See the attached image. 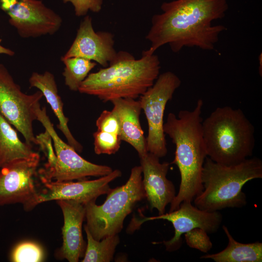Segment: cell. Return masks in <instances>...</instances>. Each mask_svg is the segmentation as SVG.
Instances as JSON below:
<instances>
[{
    "label": "cell",
    "instance_id": "obj_27",
    "mask_svg": "<svg viewBox=\"0 0 262 262\" xmlns=\"http://www.w3.org/2000/svg\"><path fill=\"white\" fill-rule=\"evenodd\" d=\"M64 3H70L73 6L76 16H85L89 11L99 12L103 4V0H62Z\"/></svg>",
    "mask_w": 262,
    "mask_h": 262
},
{
    "label": "cell",
    "instance_id": "obj_9",
    "mask_svg": "<svg viewBox=\"0 0 262 262\" xmlns=\"http://www.w3.org/2000/svg\"><path fill=\"white\" fill-rule=\"evenodd\" d=\"M40 155L14 161L0 169V206L19 203L29 211L38 205L42 188L38 174Z\"/></svg>",
    "mask_w": 262,
    "mask_h": 262
},
{
    "label": "cell",
    "instance_id": "obj_24",
    "mask_svg": "<svg viewBox=\"0 0 262 262\" xmlns=\"http://www.w3.org/2000/svg\"><path fill=\"white\" fill-rule=\"evenodd\" d=\"M94 151L97 155L115 154L121 143L120 134L98 130L93 133Z\"/></svg>",
    "mask_w": 262,
    "mask_h": 262
},
{
    "label": "cell",
    "instance_id": "obj_7",
    "mask_svg": "<svg viewBox=\"0 0 262 262\" xmlns=\"http://www.w3.org/2000/svg\"><path fill=\"white\" fill-rule=\"evenodd\" d=\"M35 112L37 120L44 126L53 141L47 145L44 153L47 162L38 170L39 178L57 181H68L86 179L90 177L107 175L113 169L105 165L90 162L82 157L75 149L64 142L56 132L53 124L47 114L45 107L38 105Z\"/></svg>",
    "mask_w": 262,
    "mask_h": 262
},
{
    "label": "cell",
    "instance_id": "obj_16",
    "mask_svg": "<svg viewBox=\"0 0 262 262\" xmlns=\"http://www.w3.org/2000/svg\"><path fill=\"white\" fill-rule=\"evenodd\" d=\"M55 201L62 211L64 225L62 245L56 250L55 256L58 260L78 262L83 257L87 244L82 232V223L85 219V205L74 200Z\"/></svg>",
    "mask_w": 262,
    "mask_h": 262
},
{
    "label": "cell",
    "instance_id": "obj_21",
    "mask_svg": "<svg viewBox=\"0 0 262 262\" xmlns=\"http://www.w3.org/2000/svg\"><path fill=\"white\" fill-rule=\"evenodd\" d=\"M87 244L82 262H110L114 259L116 248L120 243L118 234L106 237L100 241L95 240L84 226Z\"/></svg>",
    "mask_w": 262,
    "mask_h": 262
},
{
    "label": "cell",
    "instance_id": "obj_10",
    "mask_svg": "<svg viewBox=\"0 0 262 262\" xmlns=\"http://www.w3.org/2000/svg\"><path fill=\"white\" fill-rule=\"evenodd\" d=\"M43 97L38 91L31 95L24 93L6 67L0 64V113L24 137L25 142L38 145L33 122L37 120L36 107Z\"/></svg>",
    "mask_w": 262,
    "mask_h": 262
},
{
    "label": "cell",
    "instance_id": "obj_13",
    "mask_svg": "<svg viewBox=\"0 0 262 262\" xmlns=\"http://www.w3.org/2000/svg\"><path fill=\"white\" fill-rule=\"evenodd\" d=\"M122 173L115 169L98 179L78 180L77 181H57L39 178L42 188L38 202L59 199L74 200L85 205L96 201L97 198L107 194L112 189L110 183L121 177Z\"/></svg>",
    "mask_w": 262,
    "mask_h": 262
},
{
    "label": "cell",
    "instance_id": "obj_23",
    "mask_svg": "<svg viewBox=\"0 0 262 262\" xmlns=\"http://www.w3.org/2000/svg\"><path fill=\"white\" fill-rule=\"evenodd\" d=\"M45 252L38 243L22 241L16 245L10 254V260L14 262H39L45 259Z\"/></svg>",
    "mask_w": 262,
    "mask_h": 262
},
{
    "label": "cell",
    "instance_id": "obj_2",
    "mask_svg": "<svg viewBox=\"0 0 262 262\" xmlns=\"http://www.w3.org/2000/svg\"><path fill=\"white\" fill-rule=\"evenodd\" d=\"M203 105L199 99L192 111L181 110L178 116L170 113L164 124V133L176 147L172 163L177 165L180 175L179 192L170 204L169 212L178 209L183 202H192L203 189L201 173L207 155L202 129Z\"/></svg>",
    "mask_w": 262,
    "mask_h": 262
},
{
    "label": "cell",
    "instance_id": "obj_19",
    "mask_svg": "<svg viewBox=\"0 0 262 262\" xmlns=\"http://www.w3.org/2000/svg\"><path fill=\"white\" fill-rule=\"evenodd\" d=\"M222 229L228 239L227 247L218 253L203 255L201 259H210L215 262H262V243H239L233 238L226 226L223 225Z\"/></svg>",
    "mask_w": 262,
    "mask_h": 262
},
{
    "label": "cell",
    "instance_id": "obj_17",
    "mask_svg": "<svg viewBox=\"0 0 262 262\" xmlns=\"http://www.w3.org/2000/svg\"><path fill=\"white\" fill-rule=\"evenodd\" d=\"M112 110L117 115L120 126L122 141L131 145L139 157L147 152L146 138L142 129L140 115L142 110L139 100L119 98L112 100Z\"/></svg>",
    "mask_w": 262,
    "mask_h": 262
},
{
    "label": "cell",
    "instance_id": "obj_12",
    "mask_svg": "<svg viewBox=\"0 0 262 262\" xmlns=\"http://www.w3.org/2000/svg\"><path fill=\"white\" fill-rule=\"evenodd\" d=\"M163 219L170 222L175 229L174 236L169 240L163 241L166 250L174 251L180 248L182 244L181 235L195 229L200 228L208 234L216 232L222 222V215L218 211L209 212L199 209L184 201L177 210L155 216L144 217L134 220L131 223L128 230L133 232L142 223L151 220Z\"/></svg>",
    "mask_w": 262,
    "mask_h": 262
},
{
    "label": "cell",
    "instance_id": "obj_25",
    "mask_svg": "<svg viewBox=\"0 0 262 262\" xmlns=\"http://www.w3.org/2000/svg\"><path fill=\"white\" fill-rule=\"evenodd\" d=\"M184 234L187 245L191 248L207 253L213 246L208 233L200 228H195Z\"/></svg>",
    "mask_w": 262,
    "mask_h": 262
},
{
    "label": "cell",
    "instance_id": "obj_1",
    "mask_svg": "<svg viewBox=\"0 0 262 262\" xmlns=\"http://www.w3.org/2000/svg\"><path fill=\"white\" fill-rule=\"evenodd\" d=\"M229 8V0H174L164 2L162 13L154 15L146 36L151 43L146 50L153 54L168 44L174 52L184 47L212 50L220 33L226 30L212 22L223 18Z\"/></svg>",
    "mask_w": 262,
    "mask_h": 262
},
{
    "label": "cell",
    "instance_id": "obj_11",
    "mask_svg": "<svg viewBox=\"0 0 262 262\" xmlns=\"http://www.w3.org/2000/svg\"><path fill=\"white\" fill-rule=\"evenodd\" d=\"M0 9L24 38L52 35L62 23L61 17L40 0H0Z\"/></svg>",
    "mask_w": 262,
    "mask_h": 262
},
{
    "label": "cell",
    "instance_id": "obj_26",
    "mask_svg": "<svg viewBox=\"0 0 262 262\" xmlns=\"http://www.w3.org/2000/svg\"><path fill=\"white\" fill-rule=\"evenodd\" d=\"M96 124L98 130L109 131L120 135L119 119L112 110L102 111L97 119Z\"/></svg>",
    "mask_w": 262,
    "mask_h": 262
},
{
    "label": "cell",
    "instance_id": "obj_14",
    "mask_svg": "<svg viewBox=\"0 0 262 262\" xmlns=\"http://www.w3.org/2000/svg\"><path fill=\"white\" fill-rule=\"evenodd\" d=\"M114 42L112 33L95 32L91 17L86 16L81 22L71 46L61 59L80 57L95 61L106 67L117 55Z\"/></svg>",
    "mask_w": 262,
    "mask_h": 262
},
{
    "label": "cell",
    "instance_id": "obj_8",
    "mask_svg": "<svg viewBox=\"0 0 262 262\" xmlns=\"http://www.w3.org/2000/svg\"><path fill=\"white\" fill-rule=\"evenodd\" d=\"M180 84V79L175 73L165 72L159 75L153 84L139 97L148 124L147 149L160 158L167 153L164 131V110Z\"/></svg>",
    "mask_w": 262,
    "mask_h": 262
},
{
    "label": "cell",
    "instance_id": "obj_22",
    "mask_svg": "<svg viewBox=\"0 0 262 262\" xmlns=\"http://www.w3.org/2000/svg\"><path fill=\"white\" fill-rule=\"evenodd\" d=\"M65 67L63 72L66 85L72 91H77L82 82L97 63L88 59L73 57L61 59Z\"/></svg>",
    "mask_w": 262,
    "mask_h": 262
},
{
    "label": "cell",
    "instance_id": "obj_5",
    "mask_svg": "<svg viewBox=\"0 0 262 262\" xmlns=\"http://www.w3.org/2000/svg\"><path fill=\"white\" fill-rule=\"evenodd\" d=\"M261 178L262 161L258 157L225 165L207 157L201 173L203 189L194 198L195 206L209 212L243 207L247 203L243 186L251 180Z\"/></svg>",
    "mask_w": 262,
    "mask_h": 262
},
{
    "label": "cell",
    "instance_id": "obj_28",
    "mask_svg": "<svg viewBox=\"0 0 262 262\" xmlns=\"http://www.w3.org/2000/svg\"><path fill=\"white\" fill-rule=\"evenodd\" d=\"M14 54V51L8 48L1 46L0 44V54H5L9 56H13Z\"/></svg>",
    "mask_w": 262,
    "mask_h": 262
},
{
    "label": "cell",
    "instance_id": "obj_20",
    "mask_svg": "<svg viewBox=\"0 0 262 262\" xmlns=\"http://www.w3.org/2000/svg\"><path fill=\"white\" fill-rule=\"evenodd\" d=\"M33 146L22 142L12 125L0 113V168L33 155Z\"/></svg>",
    "mask_w": 262,
    "mask_h": 262
},
{
    "label": "cell",
    "instance_id": "obj_18",
    "mask_svg": "<svg viewBox=\"0 0 262 262\" xmlns=\"http://www.w3.org/2000/svg\"><path fill=\"white\" fill-rule=\"evenodd\" d=\"M30 87L38 89L43 94L47 101L50 105L59 121L58 128L66 139L67 143L78 152L82 150V145L74 137L68 126L69 119L63 111V103L58 93L57 84L54 75L49 71L43 74L33 72L29 80Z\"/></svg>",
    "mask_w": 262,
    "mask_h": 262
},
{
    "label": "cell",
    "instance_id": "obj_3",
    "mask_svg": "<svg viewBox=\"0 0 262 262\" xmlns=\"http://www.w3.org/2000/svg\"><path fill=\"white\" fill-rule=\"evenodd\" d=\"M157 55L142 52L136 59L126 51L117 52L107 67L89 74L78 91L97 97L103 102L119 98L136 99L151 87L159 75Z\"/></svg>",
    "mask_w": 262,
    "mask_h": 262
},
{
    "label": "cell",
    "instance_id": "obj_6",
    "mask_svg": "<svg viewBox=\"0 0 262 262\" xmlns=\"http://www.w3.org/2000/svg\"><path fill=\"white\" fill-rule=\"evenodd\" d=\"M103 204L96 201L85 205L86 227L92 237L100 241L118 234L123 227L126 217L136 204L146 198L140 165L132 168L127 182L112 189Z\"/></svg>",
    "mask_w": 262,
    "mask_h": 262
},
{
    "label": "cell",
    "instance_id": "obj_4",
    "mask_svg": "<svg viewBox=\"0 0 262 262\" xmlns=\"http://www.w3.org/2000/svg\"><path fill=\"white\" fill-rule=\"evenodd\" d=\"M202 129L207 157L213 161L233 165L252 155L255 128L241 109L217 107L202 121Z\"/></svg>",
    "mask_w": 262,
    "mask_h": 262
},
{
    "label": "cell",
    "instance_id": "obj_15",
    "mask_svg": "<svg viewBox=\"0 0 262 262\" xmlns=\"http://www.w3.org/2000/svg\"><path fill=\"white\" fill-rule=\"evenodd\" d=\"M140 159L146 198L150 210L156 209L159 215L163 214L176 195L174 185L166 177L170 164L161 163L160 158L148 152Z\"/></svg>",
    "mask_w": 262,
    "mask_h": 262
}]
</instances>
